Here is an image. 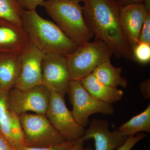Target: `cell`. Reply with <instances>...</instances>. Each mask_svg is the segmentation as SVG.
<instances>
[{
    "instance_id": "6da1fadb",
    "label": "cell",
    "mask_w": 150,
    "mask_h": 150,
    "mask_svg": "<svg viewBox=\"0 0 150 150\" xmlns=\"http://www.w3.org/2000/svg\"><path fill=\"white\" fill-rule=\"evenodd\" d=\"M85 21L95 39L106 44L118 58L134 61L129 43L123 34L117 0H84Z\"/></svg>"
},
{
    "instance_id": "7a4b0ae2",
    "label": "cell",
    "mask_w": 150,
    "mask_h": 150,
    "mask_svg": "<svg viewBox=\"0 0 150 150\" xmlns=\"http://www.w3.org/2000/svg\"><path fill=\"white\" fill-rule=\"evenodd\" d=\"M22 25L30 43L44 53L67 56L77 47L56 23L40 16L36 10H23Z\"/></svg>"
},
{
    "instance_id": "3957f363",
    "label": "cell",
    "mask_w": 150,
    "mask_h": 150,
    "mask_svg": "<svg viewBox=\"0 0 150 150\" xmlns=\"http://www.w3.org/2000/svg\"><path fill=\"white\" fill-rule=\"evenodd\" d=\"M79 0H46V13L71 40L79 46L94 36L88 27Z\"/></svg>"
},
{
    "instance_id": "277c9868",
    "label": "cell",
    "mask_w": 150,
    "mask_h": 150,
    "mask_svg": "<svg viewBox=\"0 0 150 150\" xmlns=\"http://www.w3.org/2000/svg\"><path fill=\"white\" fill-rule=\"evenodd\" d=\"M113 55L109 47L97 39L78 46L66 56L71 80L81 81L91 74L98 65Z\"/></svg>"
},
{
    "instance_id": "5b68a950",
    "label": "cell",
    "mask_w": 150,
    "mask_h": 150,
    "mask_svg": "<svg viewBox=\"0 0 150 150\" xmlns=\"http://www.w3.org/2000/svg\"><path fill=\"white\" fill-rule=\"evenodd\" d=\"M18 116L24 134L25 146L32 147L49 146L66 141L46 115L27 112Z\"/></svg>"
},
{
    "instance_id": "8992f818",
    "label": "cell",
    "mask_w": 150,
    "mask_h": 150,
    "mask_svg": "<svg viewBox=\"0 0 150 150\" xmlns=\"http://www.w3.org/2000/svg\"><path fill=\"white\" fill-rule=\"evenodd\" d=\"M67 93L72 105L71 112L74 117L84 128L88 125L89 118L93 114L110 115L114 112L112 105L95 98L84 87L80 81L71 80Z\"/></svg>"
},
{
    "instance_id": "52a82bcc",
    "label": "cell",
    "mask_w": 150,
    "mask_h": 150,
    "mask_svg": "<svg viewBox=\"0 0 150 150\" xmlns=\"http://www.w3.org/2000/svg\"><path fill=\"white\" fill-rule=\"evenodd\" d=\"M51 92L43 84L24 90L13 88L8 94V109L18 115L30 112L46 115Z\"/></svg>"
},
{
    "instance_id": "ba28073f",
    "label": "cell",
    "mask_w": 150,
    "mask_h": 150,
    "mask_svg": "<svg viewBox=\"0 0 150 150\" xmlns=\"http://www.w3.org/2000/svg\"><path fill=\"white\" fill-rule=\"evenodd\" d=\"M64 97L51 92L46 115L55 129L65 141H73L82 138L84 127L78 123L67 107Z\"/></svg>"
},
{
    "instance_id": "9c48e42d",
    "label": "cell",
    "mask_w": 150,
    "mask_h": 150,
    "mask_svg": "<svg viewBox=\"0 0 150 150\" xmlns=\"http://www.w3.org/2000/svg\"><path fill=\"white\" fill-rule=\"evenodd\" d=\"M42 84L64 97L71 81L67 58L62 54L45 53L42 62Z\"/></svg>"
},
{
    "instance_id": "30bf717a",
    "label": "cell",
    "mask_w": 150,
    "mask_h": 150,
    "mask_svg": "<svg viewBox=\"0 0 150 150\" xmlns=\"http://www.w3.org/2000/svg\"><path fill=\"white\" fill-rule=\"evenodd\" d=\"M44 54L30 43L19 55V75L14 88L24 90L42 84V62Z\"/></svg>"
},
{
    "instance_id": "8fae6325",
    "label": "cell",
    "mask_w": 150,
    "mask_h": 150,
    "mask_svg": "<svg viewBox=\"0 0 150 150\" xmlns=\"http://www.w3.org/2000/svg\"><path fill=\"white\" fill-rule=\"evenodd\" d=\"M109 128L108 121L93 118L82 139L84 141L93 139L95 150H115L123 144L128 137L123 136L118 130L110 131Z\"/></svg>"
},
{
    "instance_id": "7c38bea8",
    "label": "cell",
    "mask_w": 150,
    "mask_h": 150,
    "mask_svg": "<svg viewBox=\"0 0 150 150\" xmlns=\"http://www.w3.org/2000/svg\"><path fill=\"white\" fill-rule=\"evenodd\" d=\"M149 13H150L141 3L121 6L119 14L120 24L131 51L139 42L141 30Z\"/></svg>"
},
{
    "instance_id": "4fadbf2b",
    "label": "cell",
    "mask_w": 150,
    "mask_h": 150,
    "mask_svg": "<svg viewBox=\"0 0 150 150\" xmlns=\"http://www.w3.org/2000/svg\"><path fill=\"white\" fill-rule=\"evenodd\" d=\"M30 43L22 25L0 18V54L20 55Z\"/></svg>"
},
{
    "instance_id": "5bb4252c",
    "label": "cell",
    "mask_w": 150,
    "mask_h": 150,
    "mask_svg": "<svg viewBox=\"0 0 150 150\" xmlns=\"http://www.w3.org/2000/svg\"><path fill=\"white\" fill-rule=\"evenodd\" d=\"M80 81L91 95L102 102L112 105L121 100L123 97V91L100 82L92 74Z\"/></svg>"
},
{
    "instance_id": "9a60e30c",
    "label": "cell",
    "mask_w": 150,
    "mask_h": 150,
    "mask_svg": "<svg viewBox=\"0 0 150 150\" xmlns=\"http://www.w3.org/2000/svg\"><path fill=\"white\" fill-rule=\"evenodd\" d=\"M0 123V132L13 150H20L25 144L24 134L18 115L8 110Z\"/></svg>"
},
{
    "instance_id": "2e32d148",
    "label": "cell",
    "mask_w": 150,
    "mask_h": 150,
    "mask_svg": "<svg viewBox=\"0 0 150 150\" xmlns=\"http://www.w3.org/2000/svg\"><path fill=\"white\" fill-rule=\"evenodd\" d=\"M20 72L19 55L0 54V91L8 93L15 86Z\"/></svg>"
},
{
    "instance_id": "e0dca14e",
    "label": "cell",
    "mask_w": 150,
    "mask_h": 150,
    "mask_svg": "<svg viewBox=\"0 0 150 150\" xmlns=\"http://www.w3.org/2000/svg\"><path fill=\"white\" fill-rule=\"evenodd\" d=\"M122 67H116L110 62V59L100 64L92 74L100 82L113 87L118 86L126 88L128 81L122 76Z\"/></svg>"
},
{
    "instance_id": "ac0fdd59",
    "label": "cell",
    "mask_w": 150,
    "mask_h": 150,
    "mask_svg": "<svg viewBox=\"0 0 150 150\" xmlns=\"http://www.w3.org/2000/svg\"><path fill=\"white\" fill-rule=\"evenodd\" d=\"M118 131L123 136L129 137L141 132H150V104L143 112L123 123Z\"/></svg>"
},
{
    "instance_id": "d6986e66",
    "label": "cell",
    "mask_w": 150,
    "mask_h": 150,
    "mask_svg": "<svg viewBox=\"0 0 150 150\" xmlns=\"http://www.w3.org/2000/svg\"><path fill=\"white\" fill-rule=\"evenodd\" d=\"M23 11L16 0H0V18L22 25Z\"/></svg>"
},
{
    "instance_id": "ffe728a7",
    "label": "cell",
    "mask_w": 150,
    "mask_h": 150,
    "mask_svg": "<svg viewBox=\"0 0 150 150\" xmlns=\"http://www.w3.org/2000/svg\"><path fill=\"white\" fill-rule=\"evenodd\" d=\"M134 61L141 64H148L150 61V44L139 42L132 51Z\"/></svg>"
},
{
    "instance_id": "44dd1931",
    "label": "cell",
    "mask_w": 150,
    "mask_h": 150,
    "mask_svg": "<svg viewBox=\"0 0 150 150\" xmlns=\"http://www.w3.org/2000/svg\"><path fill=\"white\" fill-rule=\"evenodd\" d=\"M75 141H66L59 144L41 147H32L24 146L20 150H67L72 146Z\"/></svg>"
},
{
    "instance_id": "7402d4cb",
    "label": "cell",
    "mask_w": 150,
    "mask_h": 150,
    "mask_svg": "<svg viewBox=\"0 0 150 150\" xmlns=\"http://www.w3.org/2000/svg\"><path fill=\"white\" fill-rule=\"evenodd\" d=\"M146 137L144 133H139L127 138L125 143L115 150H131L139 141Z\"/></svg>"
},
{
    "instance_id": "603a6c76",
    "label": "cell",
    "mask_w": 150,
    "mask_h": 150,
    "mask_svg": "<svg viewBox=\"0 0 150 150\" xmlns=\"http://www.w3.org/2000/svg\"><path fill=\"white\" fill-rule=\"evenodd\" d=\"M139 42L150 44V13L145 19L142 26L139 36Z\"/></svg>"
},
{
    "instance_id": "cb8c5ba5",
    "label": "cell",
    "mask_w": 150,
    "mask_h": 150,
    "mask_svg": "<svg viewBox=\"0 0 150 150\" xmlns=\"http://www.w3.org/2000/svg\"><path fill=\"white\" fill-rule=\"evenodd\" d=\"M19 5L24 10H36L39 6H43L46 0H16Z\"/></svg>"
},
{
    "instance_id": "d4e9b609",
    "label": "cell",
    "mask_w": 150,
    "mask_h": 150,
    "mask_svg": "<svg viewBox=\"0 0 150 150\" xmlns=\"http://www.w3.org/2000/svg\"><path fill=\"white\" fill-rule=\"evenodd\" d=\"M8 94L0 91V123L9 110Z\"/></svg>"
},
{
    "instance_id": "484cf974",
    "label": "cell",
    "mask_w": 150,
    "mask_h": 150,
    "mask_svg": "<svg viewBox=\"0 0 150 150\" xmlns=\"http://www.w3.org/2000/svg\"><path fill=\"white\" fill-rule=\"evenodd\" d=\"M140 91L143 97L146 99L150 98V80L148 79L142 82L140 86Z\"/></svg>"
},
{
    "instance_id": "4316f807",
    "label": "cell",
    "mask_w": 150,
    "mask_h": 150,
    "mask_svg": "<svg viewBox=\"0 0 150 150\" xmlns=\"http://www.w3.org/2000/svg\"><path fill=\"white\" fill-rule=\"evenodd\" d=\"M85 141L82 138L76 140L72 146L67 150H86L84 148Z\"/></svg>"
},
{
    "instance_id": "83f0119b",
    "label": "cell",
    "mask_w": 150,
    "mask_h": 150,
    "mask_svg": "<svg viewBox=\"0 0 150 150\" xmlns=\"http://www.w3.org/2000/svg\"><path fill=\"white\" fill-rule=\"evenodd\" d=\"M0 150H13L8 141L0 132Z\"/></svg>"
},
{
    "instance_id": "f1b7e54d",
    "label": "cell",
    "mask_w": 150,
    "mask_h": 150,
    "mask_svg": "<svg viewBox=\"0 0 150 150\" xmlns=\"http://www.w3.org/2000/svg\"><path fill=\"white\" fill-rule=\"evenodd\" d=\"M118 4L121 6L126 5L133 4H143V0H117Z\"/></svg>"
},
{
    "instance_id": "f546056e",
    "label": "cell",
    "mask_w": 150,
    "mask_h": 150,
    "mask_svg": "<svg viewBox=\"0 0 150 150\" xmlns=\"http://www.w3.org/2000/svg\"><path fill=\"white\" fill-rule=\"evenodd\" d=\"M143 4L149 13H150V0H143Z\"/></svg>"
},
{
    "instance_id": "4dcf8cb0",
    "label": "cell",
    "mask_w": 150,
    "mask_h": 150,
    "mask_svg": "<svg viewBox=\"0 0 150 150\" xmlns=\"http://www.w3.org/2000/svg\"><path fill=\"white\" fill-rule=\"evenodd\" d=\"M81 2H83L84 0H79Z\"/></svg>"
}]
</instances>
